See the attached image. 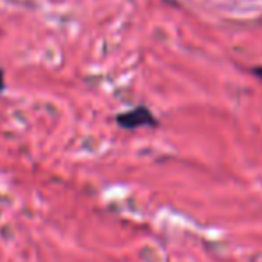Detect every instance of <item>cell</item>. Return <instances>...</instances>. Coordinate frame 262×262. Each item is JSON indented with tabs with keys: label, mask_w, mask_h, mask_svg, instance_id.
I'll use <instances>...</instances> for the list:
<instances>
[{
	"label": "cell",
	"mask_w": 262,
	"mask_h": 262,
	"mask_svg": "<svg viewBox=\"0 0 262 262\" xmlns=\"http://www.w3.org/2000/svg\"><path fill=\"white\" fill-rule=\"evenodd\" d=\"M116 121L120 127L128 128V130H134V128H139V127H156L157 125L156 116H154L145 105H139L132 111L118 114Z\"/></svg>",
	"instance_id": "obj_1"
},
{
	"label": "cell",
	"mask_w": 262,
	"mask_h": 262,
	"mask_svg": "<svg viewBox=\"0 0 262 262\" xmlns=\"http://www.w3.org/2000/svg\"><path fill=\"white\" fill-rule=\"evenodd\" d=\"M253 73H255L259 79H262V66H259V68H253Z\"/></svg>",
	"instance_id": "obj_2"
},
{
	"label": "cell",
	"mask_w": 262,
	"mask_h": 262,
	"mask_svg": "<svg viewBox=\"0 0 262 262\" xmlns=\"http://www.w3.org/2000/svg\"><path fill=\"white\" fill-rule=\"evenodd\" d=\"M2 90H4V72L0 70V93H2Z\"/></svg>",
	"instance_id": "obj_3"
}]
</instances>
